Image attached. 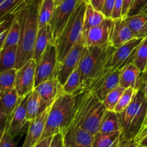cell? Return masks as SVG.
I'll list each match as a JSON object with an SVG mask.
<instances>
[{
  "label": "cell",
  "instance_id": "1",
  "mask_svg": "<svg viewBox=\"0 0 147 147\" xmlns=\"http://www.w3.org/2000/svg\"><path fill=\"white\" fill-rule=\"evenodd\" d=\"M39 3L24 4L15 15L20 24V37L18 45L15 69L18 70L33 59L34 46L38 31V12Z\"/></svg>",
  "mask_w": 147,
  "mask_h": 147
},
{
  "label": "cell",
  "instance_id": "2",
  "mask_svg": "<svg viewBox=\"0 0 147 147\" xmlns=\"http://www.w3.org/2000/svg\"><path fill=\"white\" fill-rule=\"evenodd\" d=\"M115 49L108 47H87L84 46L77 69L82 79L83 91H89L91 86L110 69L109 62Z\"/></svg>",
  "mask_w": 147,
  "mask_h": 147
},
{
  "label": "cell",
  "instance_id": "3",
  "mask_svg": "<svg viewBox=\"0 0 147 147\" xmlns=\"http://www.w3.org/2000/svg\"><path fill=\"white\" fill-rule=\"evenodd\" d=\"M106 111L102 102L91 91L78 94L74 116L69 128L82 129L92 135L99 133L102 118Z\"/></svg>",
  "mask_w": 147,
  "mask_h": 147
},
{
  "label": "cell",
  "instance_id": "4",
  "mask_svg": "<svg viewBox=\"0 0 147 147\" xmlns=\"http://www.w3.org/2000/svg\"><path fill=\"white\" fill-rule=\"evenodd\" d=\"M78 94H62L50 107L41 139L57 134L64 135L72 122L77 107Z\"/></svg>",
  "mask_w": 147,
  "mask_h": 147
},
{
  "label": "cell",
  "instance_id": "5",
  "mask_svg": "<svg viewBox=\"0 0 147 147\" xmlns=\"http://www.w3.org/2000/svg\"><path fill=\"white\" fill-rule=\"evenodd\" d=\"M147 115V100L142 89L136 90L129 105L118 114L121 140L134 141L141 131Z\"/></svg>",
  "mask_w": 147,
  "mask_h": 147
},
{
  "label": "cell",
  "instance_id": "6",
  "mask_svg": "<svg viewBox=\"0 0 147 147\" xmlns=\"http://www.w3.org/2000/svg\"><path fill=\"white\" fill-rule=\"evenodd\" d=\"M87 2H82L71 15L61 35L55 41L58 62H61L82 38Z\"/></svg>",
  "mask_w": 147,
  "mask_h": 147
},
{
  "label": "cell",
  "instance_id": "7",
  "mask_svg": "<svg viewBox=\"0 0 147 147\" xmlns=\"http://www.w3.org/2000/svg\"><path fill=\"white\" fill-rule=\"evenodd\" d=\"M58 63L57 51L53 43H50L40 59L36 62L35 87L48 80L56 79Z\"/></svg>",
  "mask_w": 147,
  "mask_h": 147
},
{
  "label": "cell",
  "instance_id": "8",
  "mask_svg": "<svg viewBox=\"0 0 147 147\" xmlns=\"http://www.w3.org/2000/svg\"><path fill=\"white\" fill-rule=\"evenodd\" d=\"M113 20L105 18L100 25L83 32L84 46L105 48L111 46Z\"/></svg>",
  "mask_w": 147,
  "mask_h": 147
},
{
  "label": "cell",
  "instance_id": "9",
  "mask_svg": "<svg viewBox=\"0 0 147 147\" xmlns=\"http://www.w3.org/2000/svg\"><path fill=\"white\" fill-rule=\"evenodd\" d=\"M83 1L89 3L87 0H63L61 3L56 5L50 23L53 43L61 35L74 9Z\"/></svg>",
  "mask_w": 147,
  "mask_h": 147
},
{
  "label": "cell",
  "instance_id": "10",
  "mask_svg": "<svg viewBox=\"0 0 147 147\" xmlns=\"http://www.w3.org/2000/svg\"><path fill=\"white\" fill-rule=\"evenodd\" d=\"M84 49L83 37L69 51L61 62L56 65V79L62 86L65 84L71 74L78 68L80 59Z\"/></svg>",
  "mask_w": 147,
  "mask_h": 147
},
{
  "label": "cell",
  "instance_id": "11",
  "mask_svg": "<svg viewBox=\"0 0 147 147\" xmlns=\"http://www.w3.org/2000/svg\"><path fill=\"white\" fill-rule=\"evenodd\" d=\"M36 61L33 59L28 61L17 70L15 89L20 97H23L33 91Z\"/></svg>",
  "mask_w": 147,
  "mask_h": 147
},
{
  "label": "cell",
  "instance_id": "12",
  "mask_svg": "<svg viewBox=\"0 0 147 147\" xmlns=\"http://www.w3.org/2000/svg\"><path fill=\"white\" fill-rule=\"evenodd\" d=\"M28 95L21 97L16 108L7 121L6 131L15 138L27 133L29 127L30 122L26 118L25 110V102Z\"/></svg>",
  "mask_w": 147,
  "mask_h": 147
},
{
  "label": "cell",
  "instance_id": "13",
  "mask_svg": "<svg viewBox=\"0 0 147 147\" xmlns=\"http://www.w3.org/2000/svg\"><path fill=\"white\" fill-rule=\"evenodd\" d=\"M143 39L135 38L115 49L109 62V67L113 70H121L132 63L134 53Z\"/></svg>",
  "mask_w": 147,
  "mask_h": 147
},
{
  "label": "cell",
  "instance_id": "14",
  "mask_svg": "<svg viewBox=\"0 0 147 147\" xmlns=\"http://www.w3.org/2000/svg\"><path fill=\"white\" fill-rule=\"evenodd\" d=\"M38 92L40 97V112H44L49 108L62 94H63V86L57 79L48 80L34 88Z\"/></svg>",
  "mask_w": 147,
  "mask_h": 147
},
{
  "label": "cell",
  "instance_id": "15",
  "mask_svg": "<svg viewBox=\"0 0 147 147\" xmlns=\"http://www.w3.org/2000/svg\"><path fill=\"white\" fill-rule=\"evenodd\" d=\"M121 71L120 69L113 70L110 69L91 86L89 91L94 93L99 100L102 101L109 92L119 85Z\"/></svg>",
  "mask_w": 147,
  "mask_h": 147
},
{
  "label": "cell",
  "instance_id": "16",
  "mask_svg": "<svg viewBox=\"0 0 147 147\" xmlns=\"http://www.w3.org/2000/svg\"><path fill=\"white\" fill-rule=\"evenodd\" d=\"M50 107L30 122L26 137L22 147H33L41 139Z\"/></svg>",
  "mask_w": 147,
  "mask_h": 147
},
{
  "label": "cell",
  "instance_id": "17",
  "mask_svg": "<svg viewBox=\"0 0 147 147\" xmlns=\"http://www.w3.org/2000/svg\"><path fill=\"white\" fill-rule=\"evenodd\" d=\"M94 136L82 129L69 128L63 135V147H92Z\"/></svg>",
  "mask_w": 147,
  "mask_h": 147
},
{
  "label": "cell",
  "instance_id": "18",
  "mask_svg": "<svg viewBox=\"0 0 147 147\" xmlns=\"http://www.w3.org/2000/svg\"><path fill=\"white\" fill-rule=\"evenodd\" d=\"M133 38H135L134 33L128 26L124 18L113 20L111 35V46L113 47L118 49Z\"/></svg>",
  "mask_w": 147,
  "mask_h": 147
},
{
  "label": "cell",
  "instance_id": "19",
  "mask_svg": "<svg viewBox=\"0 0 147 147\" xmlns=\"http://www.w3.org/2000/svg\"><path fill=\"white\" fill-rule=\"evenodd\" d=\"M141 79L142 73L135 65L131 63L121 69L119 85L124 89L131 87L137 90L141 87Z\"/></svg>",
  "mask_w": 147,
  "mask_h": 147
},
{
  "label": "cell",
  "instance_id": "20",
  "mask_svg": "<svg viewBox=\"0 0 147 147\" xmlns=\"http://www.w3.org/2000/svg\"><path fill=\"white\" fill-rule=\"evenodd\" d=\"M51 43H53V34L50 24L39 28L34 46L33 59L35 61L37 62L40 59L49 45Z\"/></svg>",
  "mask_w": 147,
  "mask_h": 147
},
{
  "label": "cell",
  "instance_id": "21",
  "mask_svg": "<svg viewBox=\"0 0 147 147\" xmlns=\"http://www.w3.org/2000/svg\"><path fill=\"white\" fill-rule=\"evenodd\" d=\"M124 19L135 38H145L147 37V14L126 17Z\"/></svg>",
  "mask_w": 147,
  "mask_h": 147
},
{
  "label": "cell",
  "instance_id": "22",
  "mask_svg": "<svg viewBox=\"0 0 147 147\" xmlns=\"http://www.w3.org/2000/svg\"><path fill=\"white\" fill-rule=\"evenodd\" d=\"M117 131H121L118 114L115 111L106 110L100 122L99 133L111 134Z\"/></svg>",
  "mask_w": 147,
  "mask_h": 147
},
{
  "label": "cell",
  "instance_id": "23",
  "mask_svg": "<svg viewBox=\"0 0 147 147\" xmlns=\"http://www.w3.org/2000/svg\"><path fill=\"white\" fill-rule=\"evenodd\" d=\"M19 97L15 87L8 90L0 97V111L9 118L19 103Z\"/></svg>",
  "mask_w": 147,
  "mask_h": 147
},
{
  "label": "cell",
  "instance_id": "24",
  "mask_svg": "<svg viewBox=\"0 0 147 147\" xmlns=\"http://www.w3.org/2000/svg\"><path fill=\"white\" fill-rule=\"evenodd\" d=\"M54 0H41L38 5V29L51 23L54 12Z\"/></svg>",
  "mask_w": 147,
  "mask_h": 147
},
{
  "label": "cell",
  "instance_id": "25",
  "mask_svg": "<svg viewBox=\"0 0 147 147\" xmlns=\"http://www.w3.org/2000/svg\"><path fill=\"white\" fill-rule=\"evenodd\" d=\"M121 142V131L111 134L97 133L94 136L92 147H118Z\"/></svg>",
  "mask_w": 147,
  "mask_h": 147
},
{
  "label": "cell",
  "instance_id": "26",
  "mask_svg": "<svg viewBox=\"0 0 147 147\" xmlns=\"http://www.w3.org/2000/svg\"><path fill=\"white\" fill-rule=\"evenodd\" d=\"M25 110H26V118L29 122L33 121L40 114H41L40 97L38 92L35 91V90L28 94L25 102Z\"/></svg>",
  "mask_w": 147,
  "mask_h": 147
},
{
  "label": "cell",
  "instance_id": "27",
  "mask_svg": "<svg viewBox=\"0 0 147 147\" xmlns=\"http://www.w3.org/2000/svg\"><path fill=\"white\" fill-rule=\"evenodd\" d=\"M18 46L2 49L0 51V73L15 69Z\"/></svg>",
  "mask_w": 147,
  "mask_h": 147
},
{
  "label": "cell",
  "instance_id": "28",
  "mask_svg": "<svg viewBox=\"0 0 147 147\" xmlns=\"http://www.w3.org/2000/svg\"><path fill=\"white\" fill-rule=\"evenodd\" d=\"M105 18L101 12L96 10L90 3H87L85 14H84L83 32L100 25Z\"/></svg>",
  "mask_w": 147,
  "mask_h": 147
},
{
  "label": "cell",
  "instance_id": "29",
  "mask_svg": "<svg viewBox=\"0 0 147 147\" xmlns=\"http://www.w3.org/2000/svg\"><path fill=\"white\" fill-rule=\"evenodd\" d=\"M63 92L68 94H77L83 92L82 88V79L78 69L74 71L65 84L63 85Z\"/></svg>",
  "mask_w": 147,
  "mask_h": 147
},
{
  "label": "cell",
  "instance_id": "30",
  "mask_svg": "<svg viewBox=\"0 0 147 147\" xmlns=\"http://www.w3.org/2000/svg\"><path fill=\"white\" fill-rule=\"evenodd\" d=\"M132 63L135 65L141 73H144L147 66V37L142 40L137 47Z\"/></svg>",
  "mask_w": 147,
  "mask_h": 147
},
{
  "label": "cell",
  "instance_id": "31",
  "mask_svg": "<svg viewBox=\"0 0 147 147\" xmlns=\"http://www.w3.org/2000/svg\"><path fill=\"white\" fill-rule=\"evenodd\" d=\"M20 37V24L15 14V18L10 28L8 30L2 50L13 46H18Z\"/></svg>",
  "mask_w": 147,
  "mask_h": 147
},
{
  "label": "cell",
  "instance_id": "32",
  "mask_svg": "<svg viewBox=\"0 0 147 147\" xmlns=\"http://www.w3.org/2000/svg\"><path fill=\"white\" fill-rule=\"evenodd\" d=\"M25 0H3L0 3V20L15 14L24 4Z\"/></svg>",
  "mask_w": 147,
  "mask_h": 147
},
{
  "label": "cell",
  "instance_id": "33",
  "mask_svg": "<svg viewBox=\"0 0 147 147\" xmlns=\"http://www.w3.org/2000/svg\"><path fill=\"white\" fill-rule=\"evenodd\" d=\"M16 73L15 69L0 73V97L8 90L15 87Z\"/></svg>",
  "mask_w": 147,
  "mask_h": 147
},
{
  "label": "cell",
  "instance_id": "34",
  "mask_svg": "<svg viewBox=\"0 0 147 147\" xmlns=\"http://www.w3.org/2000/svg\"><path fill=\"white\" fill-rule=\"evenodd\" d=\"M125 90V89L123 88L122 87L118 85V87H115L114 90H113L105 96V97L103 99L102 102L105 107L106 110L114 111Z\"/></svg>",
  "mask_w": 147,
  "mask_h": 147
},
{
  "label": "cell",
  "instance_id": "35",
  "mask_svg": "<svg viewBox=\"0 0 147 147\" xmlns=\"http://www.w3.org/2000/svg\"><path fill=\"white\" fill-rule=\"evenodd\" d=\"M135 92L136 90L134 89L131 88V87L125 89V91L123 93L122 96L120 98L114 111L118 114L122 113L129 105L131 102L132 101L133 97H134Z\"/></svg>",
  "mask_w": 147,
  "mask_h": 147
},
{
  "label": "cell",
  "instance_id": "36",
  "mask_svg": "<svg viewBox=\"0 0 147 147\" xmlns=\"http://www.w3.org/2000/svg\"><path fill=\"white\" fill-rule=\"evenodd\" d=\"M147 14V0H134L127 17Z\"/></svg>",
  "mask_w": 147,
  "mask_h": 147
},
{
  "label": "cell",
  "instance_id": "37",
  "mask_svg": "<svg viewBox=\"0 0 147 147\" xmlns=\"http://www.w3.org/2000/svg\"><path fill=\"white\" fill-rule=\"evenodd\" d=\"M0 147H16L15 138L5 131L0 137Z\"/></svg>",
  "mask_w": 147,
  "mask_h": 147
},
{
  "label": "cell",
  "instance_id": "38",
  "mask_svg": "<svg viewBox=\"0 0 147 147\" xmlns=\"http://www.w3.org/2000/svg\"><path fill=\"white\" fill-rule=\"evenodd\" d=\"M115 0H105L104 5L102 8L101 12L106 18H110L114 7Z\"/></svg>",
  "mask_w": 147,
  "mask_h": 147
},
{
  "label": "cell",
  "instance_id": "39",
  "mask_svg": "<svg viewBox=\"0 0 147 147\" xmlns=\"http://www.w3.org/2000/svg\"><path fill=\"white\" fill-rule=\"evenodd\" d=\"M122 8L123 0H115L110 18L112 20H116L122 18Z\"/></svg>",
  "mask_w": 147,
  "mask_h": 147
},
{
  "label": "cell",
  "instance_id": "40",
  "mask_svg": "<svg viewBox=\"0 0 147 147\" xmlns=\"http://www.w3.org/2000/svg\"><path fill=\"white\" fill-rule=\"evenodd\" d=\"M49 147H63V135L57 134L53 136Z\"/></svg>",
  "mask_w": 147,
  "mask_h": 147
},
{
  "label": "cell",
  "instance_id": "41",
  "mask_svg": "<svg viewBox=\"0 0 147 147\" xmlns=\"http://www.w3.org/2000/svg\"><path fill=\"white\" fill-rule=\"evenodd\" d=\"M134 0H123V8H122V18H126L128 15V11L132 5Z\"/></svg>",
  "mask_w": 147,
  "mask_h": 147
},
{
  "label": "cell",
  "instance_id": "42",
  "mask_svg": "<svg viewBox=\"0 0 147 147\" xmlns=\"http://www.w3.org/2000/svg\"><path fill=\"white\" fill-rule=\"evenodd\" d=\"M8 117L4 115L0 111V137L2 136V134L6 129L7 121Z\"/></svg>",
  "mask_w": 147,
  "mask_h": 147
},
{
  "label": "cell",
  "instance_id": "43",
  "mask_svg": "<svg viewBox=\"0 0 147 147\" xmlns=\"http://www.w3.org/2000/svg\"><path fill=\"white\" fill-rule=\"evenodd\" d=\"M105 0H89V3L97 11L101 12Z\"/></svg>",
  "mask_w": 147,
  "mask_h": 147
},
{
  "label": "cell",
  "instance_id": "44",
  "mask_svg": "<svg viewBox=\"0 0 147 147\" xmlns=\"http://www.w3.org/2000/svg\"><path fill=\"white\" fill-rule=\"evenodd\" d=\"M52 137L53 136L48 137V138H44V139L40 140L39 142L35 144L33 147H49L51 142Z\"/></svg>",
  "mask_w": 147,
  "mask_h": 147
},
{
  "label": "cell",
  "instance_id": "45",
  "mask_svg": "<svg viewBox=\"0 0 147 147\" xmlns=\"http://www.w3.org/2000/svg\"><path fill=\"white\" fill-rule=\"evenodd\" d=\"M146 134H147V115H146V118L145 119V121H144V125H143L142 128H141V131H140L139 134H138V136H137V138H136L135 142L138 141V140L141 139V138H143V137H144V136L146 135Z\"/></svg>",
  "mask_w": 147,
  "mask_h": 147
},
{
  "label": "cell",
  "instance_id": "46",
  "mask_svg": "<svg viewBox=\"0 0 147 147\" xmlns=\"http://www.w3.org/2000/svg\"><path fill=\"white\" fill-rule=\"evenodd\" d=\"M140 88L142 89L146 98L147 100V75L145 74H142V80H141V85Z\"/></svg>",
  "mask_w": 147,
  "mask_h": 147
},
{
  "label": "cell",
  "instance_id": "47",
  "mask_svg": "<svg viewBox=\"0 0 147 147\" xmlns=\"http://www.w3.org/2000/svg\"><path fill=\"white\" fill-rule=\"evenodd\" d=\"M137 144L134 141H125L121 140V142L118 147H135Z\"/></svg>",
  "mask_w": 147,
  "mask_h": 147
},
{
  "label": "cell",
  "instance_id": "48",
  "mask_svg": "<svg viewBox=\"0 0 147 147\" xmlns=\"http://www.w3.org/2000/svg\"><path fill=\"white\" fill-rule=\"evenodd\" d=\"M137 144V145L141 147H147V134L146 136H144L143 138H141V139L138 140V141L136 142Z\"/></svg>",
  "mask_w": 147,
  "mask_h": 147
},
{
  "label": "cell",
  "instance_id": "49",
  "mask_svg": "<svg viewBox=\"0 0 147 147\" xmlns=\"http://www.w3.org/2000/svg\"><path fill=\"white\" fill-rule=\"evenodd\" d=\"M7 31H6V32H4L3 34H2V35H0V51H1V50H2V46H3L4 43H5V38H6V35H7Z\"/></svg>",
  "mask_w": 147,
  "mask_h": 147
},
{
  "label": "cell",
  "instance_id": "50",
  "mask_svg": "<svg viewBox=\"0 0 147 147\" xmlns=\"http://www.w3.org/2000/svg\"><path fill=\"white\" fill-rule=\"evenodd\" d=\"M54 1H55V5H59V3H61V2H62V0H54Z\"/></svg>",
  "mask_w": 147,
  "mask_h": 147
},
{
  "label": "cell",
  "instance_id": "51",
  "mask_svg": "<svg viewBox=\"0 0 147 147\" xmlns=\"http://www.w3.org/2000/svg\"><path fill=\"white\" fill-rule=\"evenodd\" d=\"M144 73L147 74V66H146V71H145V72H144Z\"/></svg>",
  "mask_w": 147,
  "mask_h": 147
},
{
  "label": "cell",
  "instance_id": "52",
  "mask_svg": "<svg viewBox=\"0 0 147 147\" xmlns=\"http://www.w3.org/2000/svg\"><path fill=\"white\" fill-rule=\"evenodd\" d=\"M135 147H141V146H138V145H137L136 146H135Z\"/></svg>",
  "mask_w": 147,
  "mask_h": 147
},
{
  "label": "cell",
  "instance_id": "53",
  "mask_svg": "<svg viewBox=\"0 0 147 147\" xmlns=\"http://www.w3.org/2000/svg\"><path fill=\"white\" fill-rule=\"evenodd\" d=\"M62 1H63V0H62ZM87 1H88V2H89V0H87Z\"/></svg>",
  "mask_w": 147,
  "mask_h": 147
}]
</instances>
